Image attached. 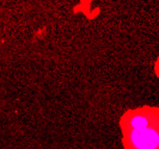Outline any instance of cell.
<instances>
[{
    "instance_id": "1",
    "label": "cell",
    "mask_w": 159,
    "mask_h": 149,
    "mask_svg": "<svg viewBox=\"0 0 159 149\" xmlns=\"http://www.w3.org/2000/svg\"><path fill=\"white\" fill-rule=\"evenodd\" d=\"M130 143L133 149H158L159 148V134L147 128L133 129L130 131Z\"/></svg>"
},
{
    "instance_id": "2",
    "label": "cell",
    "mask_w": 159,
    "mask_h": 149,
    "mask_svg": "<svg viewBox=\"0 0 159 149\" xmlns=\"http://www.w3.org/2000/svg\"><path fill=\"white\" fill-rule=\"evenodd\" d=\"M129 126H132V130L133 129H143V128H147L148 126V122H147V118L141 115H138V116H133L132 119L129 121Z\"/></svg>"
}]
</instances>
